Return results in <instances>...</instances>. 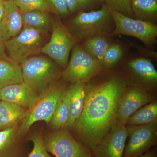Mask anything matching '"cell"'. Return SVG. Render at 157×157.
I'll return each instance as SVG.
<instances>
[{
	"label": "cell",
	"instance_id": "6da1fadb",
	"mask_svg": "<svg viewBox=\"0 0 157 157\" xmlns=\"http://www.w3.org/2000/svg\"><path fill=\"white\" fill-rule=\"evenodd\" d=\"M125 90L124 82L117 78L86 87L83 109L73 126L82 144L91 149L108 134Z\"/></svg>",
	"mask_w": 157,
	"mask_h": 157
},
{
	"label": "cell",
	"instance_id": "7a4b0ae2",
	"mask_svg": "<svg viewBox=\"0 0 157 157\" xmlns=\"http://www.w3.org/2000/svg\"><path fill=\"white\" fill-rule=\"evenodd\" d=\"M21 67L23 82L40 96L54 84L59 74L56 63L45 56H31Z\"/></svg>",
	"mask_w": 157,
	"mask_h": 157
},
{
	"label": "cell",
	"instance_id": "3957f363",
	"mask_svg": "<svg viewBox=\"0 0 157 157\" xmlns=\"http://www.w3.org/2000/svg\"><path fill=\"white\" fill-rule=\"evenodd\" d=\"M114 28L111 12L105 4L98 11H80L70 24L73 36L78 39L86 40L97 36L111 35Z\"/></svg>",
	"mask_w": 157,
	"mask_h": 157
},
{
	"label": "cell",
	"instance_id": "277c9868",
	"mask_svg": "<svg viewBox=\"0 0 157 157\" xmlns=\"http://www.w3.org/2000/svg\"><path fill=\"white\" fill-rule=\"evenodd\" d=\"M67 90L63 85L54 83L41 96L20 122L17 131L18 136L23 138L32 125L38 121H43L49 124L57 105L64 96Z\"/></svg>",
	"mask_w": 157,
	"mask_h": 157
},
{
	"label": "cell",
	"instance_id": "5b68a950",
	"mask_svg": "<svg viewBox=\"0 0 157 157\" xmlns=\"http://www.w3.org/2000/svg\"><path fill=\"white\" fill-rule=\"evenodd\" d=\"M100 61L90 55L80 45H74L67 68L63 73L65 80L72 82H84L103 69Z\"/></svg>",
	"mask_w": 157,
	"mask_h": 157
},
{
	"label": "cell",
	"instance_id": "8992f818",
	"mask_svg": "<svg viewBox=\"0 0 157 157\" xmlns=\"http://www.w3.org/2000/svg\"><path fill=\"white\" fill-rule=\"evenodd\" d=\"M43 33L29 27L23 26L18 35L4 42L9 57L21 64L32 56L41 52Z\"/></svg>",
	"mask_w": 157,
	"mask_h": 157
},
{
	"label": "cell",
	"instance_id": "52a82bcc",
	"mask_svg": "<svg viewBox=\"0 0 157 157\" xmlns=\"http://www.w3.org/2000/svg\"><path fill=\"white\" fill-rule=\"evenodd\" d=\"M110 11L115 24L111 35L134 37L148 46L155 43L157 36L156 25L150 21L133 19L117 11Z\"/></svg>",
	"mask_w": 157,
	"mask_h": 157
},
{
	"label": "cell",
	"instance_id": "ba28073f",
	"mask_svg": "<svg viewBox=\"0 0 157 157\" xmlns=\"http://www.w3.org/2000/svg\"><path fill=\"white\" fill-rule=\"evenodd\" d=\"M48 153L55 157H92L91 150L78 142L66 130L55 131L43 137Z\"/></svg>",
	"mask_w": 157,
	"mask_h": 157
},
{
	"label": "cell",
	"instance_id": "9c48e42d",
	"mask_svg": "<svg viewBox=\"0 0 157 157\" xmlns=\"http://www.w3.org/2000/svg\"><path fill=\"white\" fill-rule=\"evenodd\" d=\"M52 28L50 40L42 46L41 52L65 67L68 64L70 51L75 44L74 38L60 21L52 22Z\"/></svg>",
	"mask_w": 157,
	"mask_h": 157
},
{
	"label": "cell",
	"instance_id": "30bf717a",
	"mask_svg": "<svg viewBox=\"0 0 157 157\" xmlns=\"http://www.w3.org/2000/svg\"><path fill=\"white\" fill-rule=\"evenodd\" d=\"M129 137L124 157H137L143 155L155 142L157 123L143 125L127 126Z\"/></svg>",
	"mask_w": 157,
	"mask_h": 157
},
{
	"label": "cell",
	"instance_id": "8fae6325",
	"mask_svg": "<svg viewBox=\"0 0 157 157\" xmlns=\"http://www.w3.org/2000/svg\"><path fill=\"white\" fill-rule=\"evenodd\" d=\"M128 136L126 125L115 124L103 140L91 149L92 154L94 157H124Z\"/></svg>",
	"mask_w": 157,
	"mask_h": 157
},
{
	"label": "cell",
	"instance_id": "7c38bea8",
	"mask_svg": "<svg viewBox=\"0 0 157 157\" xmlns=\"http://www.w3.org/2000/svg\"><path fill=\"white\" fill-rule=\"evenodd\" d=\"M151 100L148 93L139 88L133 87L125 91L119 104L115 124L126 125L130 117Z\"/></svg>",
	"mask_w": 157,
	"mask_h": 157
},
{
	"label": "cell",
	"instance_id": "4fadbf2b",
	"mask_svg": "<svg viewBox=\"0 0 157 157\" xmlns=\"http://www.w3.org/2000/svg\"><path fill=\"white\" fill-rule=\"evenodd\" d=\"M41 96L24 82L7 86L0 90V100L31 109Z\"/></svg>",
	"mask_w": 157,
	"mask_h": 157
},
{
	"label": "cell",
	"instance_id": "5bb4252c",
	"mask_svg": "<svg viewBox=\"0 0 157 157\" xmlns=\"http://www.w3.org/2000/svg\"><path fill=\"white\" fill-rule=\"evenodd\" d=\"M5 11L0 21V40L4 42L16 36L22 31V13L13 0L3 2Z\"/></svg>",
	"mask_w": 157,
	"mask_h": 157
},
{
	"label": "cell",
	"instance_id": "9a60e30c",
	"mask_svg": "<svg viewBox=\"0 0 157 157\" xmlns=\"http://www.w3.org/2000/svg\"><path fill=\"white\" fill-rule=\"evenodd\" d=\"M86 87L84 82H74L67 90L65 96L69 110V117L66 128H73L81 114L86 95Z\"/></svg>",
	"mask_w": 157,
	"mask_h": 157
},
{
	"label": "cell",
	"instance_id": "2e32d148",
	"mask_svg": "<svg viewBox=\"0 0 157 157\" xmlns=\"http://www.w3.org/2000/svg\"><path fill=\"white\" fill-rule=\"evenodd\" d=\"M18 125L0 131V157H27L23 138L17 135Z\"/></svg>",
	"mask_w": 157,
	"mask_h": 157
},
{
	"label": "cell",
	"instance_id": "e0dca14e",
	"mask_svg": "<svg viewBox=\"0 0 157 157\" xmlns=\"http://www.w3.org/2000/svg\"><path fill=\"white\" fill-rule=\"evenodd\" d=\"M28 110L13 103L0 101V131L19 124Z\"/></svg>",
	"mask_w": 157,
	"mask_h": 157
},
{
	"label": "cell",
	"instance_id": "ac0fdd59",
	"mask_svg": "<svg viewBox=\"0 0 157 157\" xmlns=\"http://www.w3.org/2000/svg\"><path fill=\"white\" fill-rule=\"evenodd\" d=\"M23 82L21 67L10 58L0 59V90Z\"/></svg>",
	"mask_w": 157,
	"mask_h": 157
},
{
	"label": "cell",
	"instance_id": "d6986e66",
	"mask_svg": "<svg viewBox=\"0 0 157 157\" xmlns=\"http://www.w3.org/2000/svg\"><path fill=\"white\" fill-rule=\"evenodd\" d=\"M23 26L29 27L42 32L46 33L52 27L49 12L34 11L22 12Z\"/></svg>",
	"mask_w": 157,
	"mask_h": 157
},
{
	"label": "cell",
	"instance_id": "ffe728a7",
	"mask_svg": "<svg viewBox=\"0 0 157 157\" xmlns=\"http://www.w3.org/2000/svg\"><path fill=\"white\" fill-rule=\"evenodd\" d=\"M157 104L148 103L138 109L127 121L126 126L143 125L157 123Z\"/></svg>",
	"mask_w": 157,
	"mask_h": 157
},
{
	"label": "cell",
	"instance_id": "44dd1931",
	"mask_svg": "<svg viewBox=\"0 0 157 157\" xmlns=\"http://www.w3.org/2000/svg\"><path fill=\"white\" fill-rule=\"evenodd\" d=\"M134 73L144 80L151 83L157 81V72L155 66L149 60L140 58L135 59L129 63Z\"/></svg>",
	"mask_w": 157,
	"mask_h": 157
},
{
	"label": "cell",
	"instance_id": "7402d4cb",
	"mask_svg": "<svg viewBox=\"0 0 157 157\" xmlns=\"http://www.w3.org/2000/svg\"><path fill=\"white\" fill-rule=\"evenodd\" d=\"M133 14L141 19L154 17L157 13V0H132Z\"/></svg>",
	"mask_w": 157,
	"mask_h": 157
},
{
	"label": "cell",
	"instance_id": "603a6c76",
	"mask_svg": "<svg viewBox=\"0 0 157 157\" xmlns=\"http://www.w3.org/2000/svg\"><path fill=\"white\" fill-rule=\"evenodd\" d=\"M107 39L103 36H97L86 40L84 45V50L89 54L101 63L103 55L109 47Z\"/></svg>",
	"mask_w": 157,
	"mask_h": 157
},
{
	"label": "cell",
	"instance_id": "cb8c5ba5",
	"mask_svg": "<svg viewBox=\"0 0 157 157\" xmlns=\"http://www.w3.org/2000/svg\"><path fill=\"white\" fill-rule=\"evenodd\" d=\"M69 113L65 95L57 105L51 120L52 128L55 130H63L66 128L69 120Z\"/></svg>",
	"mask_w": 157,
	"mask_h": 157
},
{
	"label": "cell",
	"instance_id": "d4e9b609",
	"mask_svg": "<svg viewBox=\"0 0 157 157\" xmlns=\"http://www.w3.org/2000/svg\"><path fill=\"white\" fill-rule=\"evenodd\" d=\"M15 5L22 12L40 10L54 13L46 0H13Z\"/></svg>",
	"mask_w": 157,
	"mask_h": 157
},
{
	"label": "cell",
	"instance_id": "484cf974",
	"mask_svg": "<svg viewBox=\"0 0 157 157\" xmlns=\"http://www.w3.org/2000/svg\"><path fill=\"white\" fill-rule=\"evenodd\" d=\"M29 140L33 142V147L27 157H52L44 146L42 134L34 133L30 137Z\"/></svg>",
	"mask_w": 157,
	"mask_h": 157
},
{
	"label": "cell",
	"instance_id": "4316f807",
	"mask_svg": "<svg viewBox=\"0 0 157 157\" xmlns=\"http://www.w3.org/2000/svg\"><path fill=\"white\" fill-rule=\"evenodd\" d=\"M106 5L110 10L131 17L133 15L132 0H105Z\"/></svg>",
	"mask_w": 157,
	"mask_h": 157
},
{
	"label": "cell",
	"instance_id": "83f0119b",
	"mask_svg": "<svg viewBox=\"0 0 157 157\" xmlns=\"http://www.w3.org/2000/svg\"><path fill=\"white\" fill-rule=\"evenodd\" d=\"M122 55V51L119 45H113L109 46L104 52L101 63L105 67H112L119 60Z\"/></svg>",
	"mask_w": 157,
	"mask_h": 157
},
{
	"label": "cell",
	"instance_id": "f1b7e54d",
	"mask_svg": "<svg viewBox=\"0 0 157 157\" xmlns=\"http://www.w3.org/2000/svg\"><path fill=\"white\" fill-rule=\"evenodd\" d=\"M46 1L53 9L54 13L63 15H67L69 13V9L65 0Z\"/></svg>",
	"mask_w": 157,
	"mask_h": 157
},
{
	"label": "cell",
	"instance_id": "f546056e",
	"mask_svg": "<svg viewBox=\"0 0 157 157\" xmlns=\"http://www.w3.org/2000/svg\"><path fill=\"white\" fill-rule=\"evenodd\" d=\"M79 8L85 9L98 3L104 2L105 0H78Z\"/></svg>",
	"mask_w": 157,
	"mask_h": 157
},
{
	"label": "cell",
	"instance_id": "4dcf8cb0",
	"mask_svg": "<svg viewBox=\"0 0 157 157\" xmlns=\"http://www.w3.org/2000/svg\"><path fill=\"white\" fill-rule=\"evenodd\" d=\"M65 1L70 12H74L79 8L78 0H65Z\"/></svg>",
	"mask_w": 157,
	"mask_h": 157
},
{
	"label": "cell",
	"instance_id": "1f68e13d",
	"mask_svg": "<svg viewBox=\"0 0 157 157\" xmlns=\"http://www.w3.org/2000/svg\"><path fill=\"white\" fill-rule=\"evenodd\" d=\"M6 47L4 42L0 40V59L9 58L6 53Z\"/></svg>",
	"mask_w": 157,
	"mask_h": 157
},
{
	"label": "cell",
	"instance_id": "d6a6232c",
	"mask_svg": "<svg viewBox=\"0 0 157 157\" xmlns=\"http://www.w3.org/2000/svg\"><path fill=\"white\" fill-rule=\"evenodd\" d=\"M5 11L4 2L2 1H0V21L2 18Z\"/></svg>",
	"mask_w": 157,
	"mask_h": 157
},
{
	"label": "cell",
	"instance_id": "836d02e7",
	"mask_svg": "<svg viewBox=\"0 0 157 157\" xmlns=\"http://www.w3.org/2000/svg\"><path fill=\"white\" fill-rule=\"evenodd\" d=\"M137 157H155L153 154L152 153H147L144 155H141Z\"/></svg>",
	"mask_w": 157,
	"mask_h": 157
},
{
	"label": "cell",
	"instance_id": "e575fe53",
	"mask_svg": "<svg viewBox=\"0 0 157 157\" xmlns=\"http://www.w3.org/2000/svg\"><path fill=\"white\" fill-rule=\"evenodd\" d=\"M1 1H2V2H4V1H6V0H0Z\"/></svg>",
	"mask_w": 157,
	"mask_h": 157
},
{
	"label": "cell",
	"instance_id": "d590c367",
	"mask_svg": "<svg viewBox=\"0 0 157 157\" xmlns=\"http://www.w3.org/2000/svg\"><path fill=\"white\" fill-rule=\"evenodd\" d=\"M0 101H1V100H0Z\"/></svg>",
	"mask_w": 157,
	"mask_h": 157
}]
</instances>
